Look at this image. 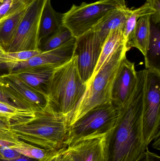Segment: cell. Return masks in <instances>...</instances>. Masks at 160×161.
<instances>
[{
    "mask_svg": "<svg viewBox=\"0 0 160 161\" xmlns=\"http://www.w3.org/2000/svg\"><path fill=\"white\" fill-rule=\"evenodd\" d=\"M132 10L128 8L116 9L102 19L92 28L98 36L102 43L113 29L124 26L127 17Z\"/></svg>",
    "mask_w": 160,
    "mask_h": 161,
    "instance_id": "obj_16",
    "label": "cell"
},
{
    "mask_svg": "<svg viewBox=\"0 0 160 161\" xmlns=\"http://www.w3.org/2000/svg\"><path fill=\"white\" fill-rule=\"evenodd\" d=\"M57 67L42 66L28 68L14 73L21 80L47 96L48 85Z\"/></svg>",
    "mask_w": 160,
    "mask_h": 161,
    "instance_id": "obj_15",
    "label": "cell"
},
{
    "mask_svg": "<svg viewBox=\"0 0 160 161\" xmlns=\"http://www.w3.org/2000/svg\"><path fill=\"white\" fill-rule=\"evenodd\" d=\"M149 6L154 10L155 13L151 16V22L155 25L160 24V0H147Z\"/></svg>",
    "mask_w": 160,
    "mask_h": 161,
    "instance_id": "obj_28",
    "label": "cell"
},
{
    "mask_svg": "<svg viewBox=\"0 0 160 161\" xmlns=\"http://www.w3.org/2000/svg\"><path fill=\"white\" fill-rule=\"evenodd\" d=\"M154 143L153 144V147L157 150H160V136L156 137L154 140Z\"/></svg>",
    "mask_w": 160,
    "mask_h": 161,
    "instance_id": "obj_34",
    "label": "cell"
},
{
    "mask_svg": "<svg viewBox=\"0 0 160 161\" xmlns=\"http://www.w3.org/2000/svg\"><path fill=\"white\" fill-rule=\"evenodd\" d=\"M22 142L11 130L0 133V159L13 158L21 155L15 149Z\"/></svg>",
    "mask_w": 160,
    "mask_h": 161,
    "instance_id": "obj_23",
    "label": "cell"
},
{
    "mask_svg": "<svg viewBox=\"0 0 160 161\" xmlns=\"http://www.w3.org/2000/svg\"><path fill=\"white\" fill-rule=\"evenodd\" d=\"M38 160L20 155L18 157L11 159H0V161H37Z\"/></svg>",
    "mask_w": 160,
    "mask_h": 161,
    "instance_id": "obj_32",
    "label": "cell"
},
{
    "mask_svg": "<svg viewBox=\"0 0 160 161\" xmlns=\"http://www.w3.org/2000/svg\"><path fill=\"white\" fill-rule=\"evenodd\" d=\"M120 110L111 100L89 110L69 127L67 147L79 140L106 135L116 124Z\"/></svg>",
    "mask_w": 160,
    "mask_h": 161,
    "instance_id": "obj_5",
    "label": "cell"
},
{
    "mask_svg": "<svg viewBox=\"0 0 160 161\" xmlns=\"http://www.w3.org/2000/svg\"><path fill=\"white\" fill-rule=\"evenodd\" d=\"M102 42L91 29L76 38L74 54L82 80L87 84L94 74L102 48Z\"/></svg>",
    "mask_w": 160,
    "mask_h": 161,
    "instance_id": "obj_9",
    "label": "cell"
},
{
    "mask_svg": "<svg viewBox=\"0 0 160 161\" xmlns=\"http://www.w3.org/2000/svg\"><path fill=\"white\" fill-rule=\"evenodd\" d=\"M3 0H0V6L2 5V4L3 3Z\"/></svg>",
    "mask_w": 160,
    "mask_h": 161,
    "instance_id": "obj_37",
    "label": "cell"
},
{
    "mask_svg": "<svg viewBox=\"0 0 160 161\" xmlns=\"http://www.w3.org/2000/svg\"><path fill=\"white\" fill-rule=\"evenodd\" d=\"M34 112L23 110L14 106L0 102V116L7 117L11 122L25 121L33 117Z\"/></svg>",
    "mask_w": 160,
    "mask_h": 161,
    "instance_id": "obj_24",
    "label": "cell"
},
{
    "mask_svg": "<svg viewBox=\"0 0 160 161\" xmlns=\"http://www.w3.org/2000/svg\"><path fill=\"white\" fill-rule=\"evenodd\" d=\"M146 70L142 114V134L148 147L160 136V71Z\"/></svg>",
    "mask_w": 160,
    "mask_h": 161,
    "instance_id": "obj_7",
    "label": "cell"
},
{
    "mask_svg": "<svg viewBox=\"0 0 160 161\" xmlns=\"http://www.w3.org/2000/svg\"><path fill=\"white\" fill-rule=\"evenodd\" d=\"M63 14H60L54 9L51 3V0L46 1L39 24V44L63 25Z\"/></svg>",
    "mask_w": 160,
    "mask_h": 161,
    "instance_id": "obj_17",
    "label": "cell"
},
{
    "mask_svg": "<svg viewBox=\"0 0 160 161\" xmlns=\"http://www.w3.org/2000/svg\"><path fill=\"white\" fill-rule=\"evenodd\" d=\"M76 42V38L74 37L62 46L50 51L42 52L29 60L21 62H10L11 71L9 74L38 66L60 67L73 58Z\"/></svg>",
    "mask_w": 160,
    "mask_h": 161,
    "instance_id": "obj_10",
    "label": "cell"
},
{
    "mask_svg": "<svg viewBox=\"0 0 160 161\" xmlns=\"http://www.w3.org/2000/svg\"><path fill=\"white\" fill-rule=\"evenodd\" d=\"M138 80L135 63L123 58L114 80L111 100L120 108L125 105L135 90Z\"/></svg>",
    "mask_w": 160,
    "mask_h": 161,
    "instance_id": "obj_11",
    "label": "cell"
},
{
    "mask_svg": "<svg viewBox=\"0 0 160 161\" xmlns=\"http://www.w3.org/2000/svg\"><path fill=\"white\" fill-rule=\"evenodd\" d=\"M63 161H73L71 159L69 155L67 154L66 152V149L65 153V156L64 157V160Z\"/></svg>",
    "mask_w": 160,
    "mask_h": 161,
    "instance_id": "obj_35",
    "label": "cell"
},
{
    "mask_svg": "<svg viewBox=\"0 0 160 161\" xmlns=\"http://www.w3.org/2000/svg\"><path fill=\"white\" fill-rule=\"evenodd\" d=\"M12 3V0H3V3L0 6V19L8 11Z\"/></svg>",
    "mask_w": 160,
    "mask_h": 161,
    "instance_id": "obj_31",
    "label": "cell"
},
{
    "mask_svg": "<svg viewBox=\"0 0 160 161\" xmlns=\"http://www.w3.org/2000/svg\"><path fill=\"white\" fill-rule=\"evenodd\" d=\"M137 161H160V157L148 151V149Z\"/></svg>",
    "mask_w": 160,
    "mask_h": 161,
    "instance_id": "obj_30",
    "label": "cell"
},
{
    "mask_svg": "<svg viewBox=\"0 0 160 161\" xmlns=\"http://www.w3.org/2000/svg\"><path fill=\"white\" fill-rule=\"evenodd\" d=\"M11 121L7 117L0 116V133H5L11 131Z\"/></svg>",
    "mask_w": 160,
    "mask_h": 161,
    "instance_id": "obj_29",
    "label": "cell"
},
{
    "mask_svg": "<svg viewBox=\"0 0 160 161\" xmlns=\"http://www.w3.org/2000/svg\"><path fill=\"white\" fill-rule=\"evenodd\" d=\"M104 136L79 140L67 147L66 152L73 161H104Z\"/></svg>",
    "mask_w": 160,
    "mask_h": 161,
    "instance_id": "obj_13",
    "label": "cell"
},
{
    "mask_svg": "<svg viewBox=\"0 0 160 161\" xmlns=\"http://www.w3.org/2000/svg\"><path fill=\"white\" fill-rule=\"evenodd\" d=\"M131 48L121 44L94 77L87 82L84 94L69 117V126L95 106L111 100L112 87L121 60Z\"/></svg>",
    "mask_w": 160,
    "mask_h": 161,
    "instance_id": "obj_4",
    "label": "cell"
},
{
    "mask_svg": "<svg viewBox=\"0 0 160 161\" xmlns=\"http://www.w3.org/2000/svg\"><path fill=\"white\" fill-rule=\"evenodd\" d=\"M41 53L42 52L39 50L5 53L3 55L0 56V61L2 63L26 61Z\"/></svg>",
    "mask_w": 160,
    "mask_h": 161,
    "instance_id": "obj_26",
    "label": "cell"
},
{
    "mask_svg": "<svg viewBox=\"0 0 160 161\" xmlns=\"http://www.w3.org/2000/svg\"><path fill=\"white\" fill-rule=\"evenodd\" d=\"M0 102L14 106L23 110L31 112L38 111L32 104L2 81H0Z\"/></svg>",
    "mask_w": 160,
    "mask_h": 161,
    "instance_id": "obj_21",
    "label": "cell"
},
{
    "mask_svg": "<svg viewBox=\"0 0 160 161\" xmlns=\"http://www.w3.org/2000/svg\"><path fill=\"white\" fill-rule=\"evenodd\" d=\"M74 37L69 29L63 25L56 32L40 42L39 50L45 52L56 49Z\"/></svg>",
    "mask_w": 160,
    "mask_h": 161,
    "instance_id": "obj_22",
    "label": "cell"
},
{
    "mask_svg": "<svg viewBox=\"0 0 160 161\" xmlns=\"http://www.w3.org/2000/svg\"><path fill=\"white\" fill-rule=\"evenodd\" d=\"M0 81L8 85L38 111L45 108L49 103L47 95L28 85L14 74L3 75L0 77Z\"/></svg>",
    "mask_w": 160,
    "mask_h": 161,
    "instance_id": "obj_14",
    "label": "cell"
},
{
    "mask_svg": "<svg viewBox=\"0 0 160 161\" xmlns=\"http://www.w3.org/2000/svg\"><path fill=\"white\" fill-rule=\"evenodd\" d=\"M150 25L151 15H146L139 18L127 43L129 47L137 48L144 57L149 44Z\"/></svg>",
    "mask_w": 160,
    "mask_h": 161,
    "instance_id": "obj_18",
    "label": "cell"
},
{
    "mask_svg": "<svg viewBox=\"0 0 160 161\" xmlns=\"http://www.w3.org/2000/svg\"><path fill=\"white\" fill-rule=\"evenodd\" d=\"M126 7L125 0H100L95 3L73 4L63 14V25L78 38L97 24L102 19L116 9Z\"/></svg>",
    "mask_w": 160,
    "mask_h": 161,
    "instance_id": "obj_6",
    "label": "cell"
},
{
    "mask_svg": "<svg viewBox=\"0 0 160 161\" xmlns=\"http://www.w3.org/2000/svg\"><path fill=\"white\" fill-rule=\"evenodd\" d=\"M33 0H12L6 14L0 19V48L5 53L13 41L28 6Z\"/></svg>",
    "mask_w": 160,
    "mask_h": 161,
    "instance_id": "obj_12",
    "label": "cell"
},
{
    "mask_svg": "<svg viewBox=\"0 0 160 161\" xmlns=\"http://www.w3.org/2000/svg\"><path fill=\"white\" fill-rule=\"evenodd\" d=\"M123 27L121 26L113 29L108 34L102 44L100 55L91 78L97 73L118 47L122 43H126L123 36Z\"/></svg>",
    "mask_w": 160,
    "mask_h": 161,
    "instance_id": "obj_19",
    "label": "cell"
},
{
    "mask_svg": "<svg viewBox=\"0 0 160 161\" xmlns=\"http://www.w3.org/2000/svg\"><path fill=\"white\" fill-rule=\"evenodd\" d=\"M160 24L151 22L150 36L147 52L145 58L146 69L160 71Z\"/></svg>",
    "mask_w": 160,
    "mask_h": 161,
    "instance_id": "obj_20",
    "label": "cell"
},
{
    "mask_svg": "<svg viewBox=\"0 0 160 161\" xmlns=\"http://www.w3.org/2000/svg\"><path fill=\"white\" fill-rule=\"evenodd\" d=\"M68 117L55 111L50 105L35 112L33 117L21 122H11L10 130L25 142L53 151L67 147Z\"/></svg>",
    "mask_w": 160,
    "mask_h": 161,
    "instance_id": "obj_2",
    "label": "cell"
},
{
    "mask_svg": "<svg viewBox=\"0 0 160 161\" xmlns=\"http://www.w3.org/2000/svg\"><path fill=\"white\" fill-rule=\"evenodd\" d=\"M10 73V65L9 62L0 63V77L4 75Z\"/></svg>",
    "mask_w": 160,
    "mask_h": 161,
    "instance_id": "obj_33",
    "label": "cell"
},
{
    "mask_svg": "<svg viewBox=\"0 0 160 161\" xmlns=\"http://www.w3.org/2000/svg\"><path fill=\"white\" fill-rule=\"evenodd\" d=\"M86 89L87 84L81 78L77 58L73 56L71 60L54 70L48 85L49 104L55 111L69 118Z\"/></svg>",
    "mask_w": 160,
    "mask_h": 161,
    "instance_id": "obj_3",
    "label": "cell"
},
{
    "mask_svg": "<svg viewBox=\"0 0 160 161\" xmlns=\"http://www.w3.org/2000/svg\"><path fill=\"white\" fill-rule=\"evenodd\" d=\"M47 0H33L20 23L6 53L38 50L40 18Z\"/></svg>",
    "mask_w": 160,
    "mask_h": 161,
    "instance_id": "obj_8",
    "label": "cell"
},
{
    "mask_svg": "<svg viewBox=\"0 0 160 161\" xmlns=\"http://www.w3.org/2000/svg\"><path fill=\"white\" fill-rule=\"evenodd\" d=\"M135 90L120 108L116 124L104 136V161H137L148 149L142 134L145 69L137 72Z\"/></svg>",
    "mask_w": 160,
    "mask_h": 161,
    "instance_id": "obj_1",
    "label": "cell"
},
{
    "mask_svg": "<svg viewBox=\"0 0 160 161\" xmlns=\"http://www.w3.org/2000/svg\"><path fill=\"white\" fill-rule=\"evenodd\" d=\"M5 53V52H4V51H3V49H1V48H0V56H1L3 55Z\"/></svg>",
    "mask_w": 160,
    "mask_h": 161,
    "instance_id": "obj_36",
    "label": "cell"
},
{
    "mask_svg": "<svg viewBox=\"0 0 160 161\" xmlns=\"http://www.w3.org/2000/svg\"><path fill=\"white\" fill-rule=\"evenodd\" d=\"M66 148L50 151L45 157L37 161H63Z\"/></svg>",
    "mask_w": 160,
    "mask_h": 161,
    "instance_id": "obj_27",
    "label": "cell"
},
{
    "mask_svg": "<svg viewBox=\"0 0 160 161\" xmlns=\"http://www.w3.org/2000/svg\"><path fill=\"white\" fill-rule=\"evenodd\" d=\"M15 150L21 155L37 160L41 159L51 151L30 144L23 141Z\"/></svg>",
    "mask_w": 160,
    "mask_h": 161,
    "instance_id": "obj_25",
    "label": "cell"
}]
</instances>
